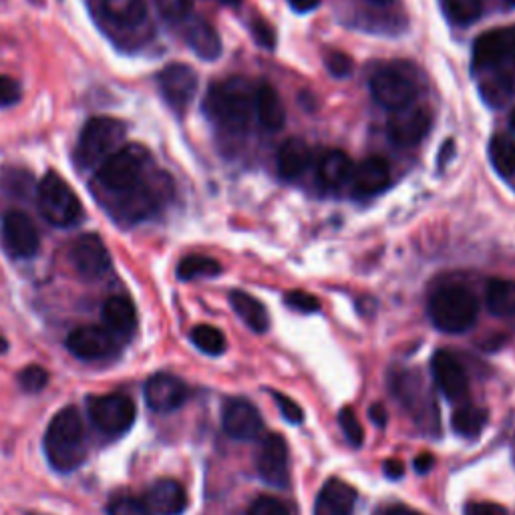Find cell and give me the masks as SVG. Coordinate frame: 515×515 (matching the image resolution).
Returning <instances> with one entry per match:
<instances>
[{
	"mask_svg": "<svg viewBox=\"0 0 515 515\" xmlns=\"http://www.w3.org/2000/svg\"><path fill=\"white\" fill-rule=\"evenodd\" d=\"M254 109V93L244 77L214 83L206 97L208 117L226 135H244Z\"/></svg>",
	"mask_w": 515,
	"mask_h": 515,
	"instance_id": "6da1fadb",
	"label": "cell"
},
{
	"mask_svg": "<svg viewBox=\"0 0 515 515\" xmlns=\"http://www.w3.org/2000/svg\"><path fill=\"white\" fill-rule=\"evenodd\" d=\"M45 453L55 471L71 473L87 459V437L75 407L59 411L45 433Z\"/></svg>",
	"mask_w": 515,
	"mask_h": 515,
	"instance_id": "7a4b0ae2",
	"label": "cell"
},
{
	"mask_svg": "<svg viewBox=\"0 0 515 515\" xmlns=\"http://www.w3.org/2000/svg\"><path fill=\"white\" fill-rule=\"evenodd\" d=\"M151 165L149 151L137 143L123 145L109 159L97 167L95 186L101 192V198H113L129 192L147 178V169Z\"/></svg>",
	"mask_w": 515,
	"mask_h": 515,
	"instance_id": "3957f363",
	"label": "cell"
},
{
	"mask_svg": "<svg viewBox=\"0 0 515 515\" xmlns=\"http://www.w3.org/2000/svg\"><path fill=\"white\" fill-rule=\"evenodd\" d=\"M477 298L465 286H443L429 300L431 322L449 334L469 330L477 320Z\"/></svg>",
	"mask_w": 515,
	"mask_h": 515,
	"instance_id": "277c9868",
	"label": "cell"
},
{
	"mask_svg": "<svg viewBox=\"0 0 515 515\" xmlns=\"http://www.w3.org/2000/svg\"><path fill=\"white\" fill-rule=\"evenodd\" d=\"M125 123L113 117H93L85 123L77 143V163L83 169L99 167L105 159H109L117 149L123 147L125 139Z\"/></svg>",
	"mask_w": 515,
	"mask_h": 515,
	"instance_id": "5b68a950",
	"label": "cell"
},
{
	"mask_svg": "<svg viewBox=\"0 0 515 515\" xmlns=\"http://www.w3.org/2000/svg\"><path fill=\"white\" fill-rule=\"evenodd\" d=\"M37 206L51 226L63 230L77 226L83 216V206L75 190L55 171H49L37 186Z\"/></svg>",
	"mask_w": 515,
	"mask_h": 515,
	"instance_id": "8992f818",
	"label": "cell"
},
{
	"mask_svg": "<svg viewBox=\"0 0 515 515\" xmlns=\"http://www.w3.org/2000/svg\"><path fill=\"white\" fill-rule=\"evenodd\" d=\"M169 190H171L169 184H161V182L155 184L147 176L141 184H137L129 192L113 198H105L107 200L105 208L115 220L123 222L125 226H133L137 222L151 218L155 212H159L167 200L165 192Z\"/></svg>",
	"mask_w": 515,
	"mask_h": 515,
	"instance_id": "52a82bcc",
	"label": "cell"
},
{
	"mask_svg": "<svg viewBox=\"0 0 515 515\" xmlns=\"http://www.w3.org/2000/svg\"><path fill=\"white\" fill-rule=\"evenodd\" d=\"M87 411L93 425L107 435H123L133 427L137 415L135 403L123 393L89 397Z\"/></svg>",
	"mask_w": 515,
	"mask_h": 515,
	"instance_id": "ba28073f",
	"label": "cell"
},
{
	"mask_svg": "<svg viewBox=\"0 0 515 515\" xmlns=\"http://www.w3.org/2000/svg\"><path fill=\"white\" fill-rule=\"evenodd\" d=\"M485 69H515V27L493 29L473 45V73Z\"/></svg>",
	"mask_w": 515,
	"mask_h": 515,
	"instance_id": "9c48e42d",
	"label": "cell"
},
{
	"mask_svg": "<svg viewBox=\"0 0 515 515\" xmlns=\"http://www.w3.org/2000/svg\"><path fill=\"white\" fill-rule=\"evenodd\" d=\"M163 101L178 115H184L198 93V75L190 65L171 63L157 75Z\"/></svg>",
	"mask_w": 515,
	"mask_h": 515,
	"instance_id": "30bf717a",
	"label": "cell"
},
{
	"mask_svg": "<svg viewBox=\"0 0 515 515\" xmlns=\"http://www.w3.org/2000/svg\"><path fill=\"white\" fill-rule=\"evenodd\" d=\"M3 246L7 254L15 260H29L37 256L41 238L33 220L19 210H11L3 218Z\"/></svg>",
	"mask_w": 515,
	"mask_h": 515,
	"instance_id": "8fae6325",
	"label": "cell"
},
{
	"mask_svg": "<svg viewBox=\"0 0 515 515\" xmlns=\"http://www.w3.org/2000/svg\"><path fill=\"white\" fill-rule=\"evenodd\" d=\"M69 260L83 280H99L111 270V256L105 242L97 234L77 238L69 248Z\"/></svg>",
	"mask_w": 515,
	"mask_h": 515,
	"instance_id": "7c38bea8",
	"label": "cell"
},
{
	"mask_svg": "<svg viewBox=\"0 0 515 515\" xmlns=\"http://www.w3.org/2000/svg\"><path fill=\"white\" fill-rule=\"evenodd\" d=\"M67 349L81 361H101L117 351V336L105 326H81L67 336Z\"/></svg>",
	"mask_w": 515,
	"mask_h": 515,
	"instance_id": "4fadbf2b",
	"label": "cell"
},
{
	"mask_svg": "<svg viewBox=\"0 0 515 515\" xmlns=\"http://www.w3.org/2000/svg\"><path fill=\"white\" fill-rule=\"evenodd\" d=\"M371 93L379 105H383L385 109L397 111L413 103L417 89L407 75L389 67V69H379L373 75Z\"/></svg>",
	"mask_w": 515,
	"mask_h": 515,
	"instance_id": "5bb4252c",
	"label": "cell"
},
{
	"mask_svg": "<svg viewBox=\"0 0 515 515\" xmlns=\"http://www.w3.org/2000/svg\"><path fill=\"white\" fill-rule=\"evenodd\" d=\"M431 129V115L427 109L411 103L403 109L393 111L387 121V133L393 143L401 147H411L423 141V137Z\"/></svg>",
	"mask_w": 515,
	"mask_h": 515,
	"instance_id": "9a60e30c",
	"label": "cell"
},
{
	"mask_svg": "<svg viewBox=\"0 0 515 515\" xmlns=\"http://www.w3.org/2000/svg\"><path fill=\"white\" fill-rule=\"evenodd\" d=\"M258 473L274 487H286L290 481V455L282 435L270 433L258 451Z\"/></svg>",
	"mask_w": 515,
	"mask_h": 515,
	"instance_id": "2e32d148",
	"label": "cell"
},
{
	"mask_svg": "<svg viewBox=\"0 0 515 515\" xmlns=\"http://www.w3.org/2000/svg\"><path fill=\"white\" fill-rule=\"evenodd\" d=\"M431 371L437 387L451 403H465L469 397V377L463 365L449 353L437 351L431 361Z\"/></svg>",
	"mask_w": 515,
	"mask_h": 515,
	"instance_id": "e0dca14e",
	"label": "cell"
},
{
	"mask_svg": "<svg viewBox=\"0 0 515 515\" xmlns=\"http://www.w3.org/2000/svg\"><path fill=\"white\" fill-rule=\"evenodd\" d=\"M188 395V385L169 373H157L145 383V401L149 409L157 413H171L180 409Z\"/></svg>",
	"mask_w": 515,
	"mask_h": 515,
	"instance_id": "ac0fdd59",
	"label": "cell"
},
{
	"mask_svg": "<svg viewBox=\"0 0 515 515\" xmlns=\"http://www.w3.org/2000/svg\"><path fill=\"white\" fill-rule=\"evenodd\" d=\"M224 431L238 441H254L264 431L260 411L246 399H232L226 403L222 413Z\"/></svg>",
	"mask_w": 515,
	"mask_h": 515,
	"instance_id": "d6986e66",
	"label": "cell"
},
{
	"mask_svg": "<svg viewBox=\"0 0 515 515\" xmlns=\"http://www.w3.org/2000/svg\"><path fill=\"white\" fill-rule=\"evenodd\" d=\"M145 505L151 515H182L188 509V493L176 479H159L149 487Z\"/></svg>",
	"mask_w": 515,
	"mask_h": 515,
	"instance_id": "ffe728a7",
	"label": "cell"
},
{
	"mask_svg": "<svg viewBox=\"0 0 515 515\" xmlns=\"http://www.w3.org/2000/svg\"><path fill=\"white\" fill-rule=\"evenodd\" d=\"M357 489L342 479H328L318 491L314 515H353Z\"/></svg>",
	"mask_w": 515,
	"mask_h": 515,
	"instance_id": "44dd1931",
	"label": "cell"
},
{
	"mask_svg": "<svg viewBox=\"0 0 515 515\" xmlns=\"http://www.w3.org/2000/svg\"><path fill=\"white\" fill-rule=\"evenodd\" d=\"M353 194L357 198H373L391 184V167L383 157H369L353 171Z\"/></svg>",
	"mask_w": 515,
	"mask_h": 515,
	"instance_id": "7402d4cb",
	"label": "cell"
},
{
	"mask_svg": "<svg viewBox=\"0 0 515 515\" xmlns=\"http://www.w3.org/2000/svg\"><path fill=\"white\" fill-rule=\"evenodd\" d=\"M101 17L115 29H139L147 21L145 0H97Z\"/></svg>",
	"mask_w": 515,
	"mask_h": 515,
	"instance_id": "603a6c76",
	"label": "cell"
},
{
	"mask_svg": "<svg viewBox=\"0 0 515 515\" xmlns=\"http://www.w3.org/2000/svg\"><path fill=\"white\" fill-rule=\"evenodd\" d=\"M184 39L188 47L204 61H216L222 55V41L216 29L204 19H188Z\"/></svg>",
	"mask_w": 515,
	"mask_h": 515,
	"instance_id": "cb8c5ba5",
	"label": "cell"
},
{
	"mask_svg": "<svg viewBox=\"0 0 515 515\" xmlns=\"http://www.w3.org/2000/svg\"><path fill=\"white\" fill-rule=\"evenodd\" d=\"M479 81L481 97L491 107H503L515 89V73L513 69H485L475 73Z\"/></svg>",
	"mask_w": 515,
	"mask_h": 515,
	"instance_id": "d4e9b609",
	"label": "cell"
},
{
	"mask_svg": "<svg viewBox=\"0 0 515 515\" xmlns=\"http://www.w3.org/2000/svg\"><path fill=\"white\" fill-rule=\"evenodd\" d=\"M103 326L119 336H129L137 326V312L133 302L127 296H111L101 310Z\"/></svg>",
	"mask_w": 515,
	"mask_h": 515,
	"instance_id": "484cf974",
	"label": "cell"
},
{
	"mask_svg": "<svg viewBox=\"0 0 515 515\" xmlns=\"http://www.w3.org/2000/svg\"><path fill=\"white\" fill-rule=\"evenodd\" d=\"M312 159L310 147L298 137H290L278 151V171L284 180H296L308 169Z\"/></svg>",
	"mask_w": 515,
	"mask_h": 515,
	"instance_id": "4316f807",
	"label": "cell"
},
{
	"mask_svg": "<svg viewBox=\"0 0 515 515\" xmlns=\"http://www.w3.org/2000/svg\"><path fill=\"white\" fill-rule=\"evenodd\" d=\"M254 109L258 113L260 123L268 131H280L284 127L286 111H284V105H282V99H280L278 91L272 85L262 83L256 89V93H254Z\"/></svg>",
	"mask_w": 515,
	"mask_h": 515,
	"instance_id": "83f0119b",
	"label": "cell"
},
{
	"mask_svg": "<svg viewBox=\"0 0 515 515\" xmlns=\"http://www.w3.org/2000/svg\"><path fill=\"white\" fill-rule=\"evenodd\" d=\"M353 161L351 157L340 151V149H334V151H328L322 159H320V165H318V176H320V182L326 186V188H340L345 186L351 178H353Z\"/></svg>",
	"mask_w": 515,
	"mask_h": 515,
	"instance_id": "f1b7e54d",
	"label": "cell"
},
{
	"mask_svg": "<svg viewBox=\"0 0 515 515\" xmlns=\"http://www.w3.org/2000/svg\"><path fill=\"white\" fill-rule=\"evenodd\" d=\"M230 304H232V308L236 310V314L244 320V324L248 328H252L258 334L268 330V326H270L268 312H266L264 304L258 298H254V296H250V294H246L242 290H234L230 294Z\"/></svg>",
	"mask_w": 515,
	"mask_h": 515,
	"instance_id": "f546056e",
	"label": "cell"
},
{
	"mask_svg": "<svg viewBox=\"0 0 515 515\" xmlns=\"http://www.w3.org/2000/svg\"><path fill=\"white\" fill-rule=\"evenodd\" d=\"M485 304L493 316L511 318L515 316V280L493 278L487 282Z\"/></svg>",
	"mask_w": 515,
	"mask_h": 515,
	"instance_id": "4dcf8cb0",
	"label": "cell"
},
{
	"mask_svg": "<svg viewBox=\"0 0 515 515\" xmlns=\"http://www.w3.org/2000/svg\"><path fill=\"white\" fill-rule=\"evenodd\" d=\"M489 159L499 176L511 178L515 174V141L497 133L489 143Z\"/></svg>",
	"mask_w": 515,
	"mask_h": 515,
	"instance_id": "1f68e13d",
	"label": "cell"
},
{
	"mask_svg": "<svg viewBox=\"0 0 515 515\" xmlns=\"http://www.w3.org/2000/svg\"><path fill=\"white\" fill-rule=\"evenodd\" d=\"M487 419L489 415L485 409L475 405H461L451 417V427L461 437H477L487 425Z\"/></svg>",
	"mask_w": 515,
	"mask_h": 515,
	"instance_id": "d6a6232c",
	"label": "cell"
},
{
	"mask_svg": "<svg viewBox=\"0 0 515 515\" xmlns=\"http://www.w3.org/2000/svg\"><path fill=\"white\" fill-rule=\"evenodd\" d=\"M222 274V266L218 260L210 258V256H186L180 264H178V278L184 282H192L198 278H214Z\"/></svg>",
	"mask_w": 515,
	"mask_h": 515,
	"instance_id": "836d02e7",
	"label": "cell"
},
{
	"mask_svg": "<svg viewBox=\"0 0 515 515\" xmlns=\"http://www.w3.org/2000/svg\"><path fill=\"white\" fill-rule=\"evenodd\" d=\"M443 11L453 25L467 27L481 17L483 3L481 0H443Z\"/></svg>",
	"mask_w": 515,
	"mask_h": 515,
	"instance_id": "e575fe53",
	"label": "cell"
},
{
	"mask_svg": "<svg viewBox=\"0 0 515 515\" xmlns=\"http://www.w3.org/2000/svg\"><path fill=\"white\" fill-rule=\"evenodd\" d=\"M192 342L194 345L212 357H218L226 351V336L222 334V330H218L216 326L210 324H200L192 330Z\"/></svg>",
	"mask_w": 515,
	"mask_h": 515,
	"instance_id": "d590c367",
	"label": "cell"
},
{
	"mask_svg": "<svg viewBox=\"0 0 515 515\" xmlns=\"http://www.w3.org/2000/svg\"><path fill=\"white\" fill-rule=\"evenodd\" d=\"M159 15L169 23H186L192 17L194 0H155Z\"/></svg>",
	"mask_w": 515,
	"mask_h": 515,
	"instance_id": "8d00e7d4",
	"label": "cell"
},
{
	"mask_svg": "<svg viewBox=\"0 0 515 515\" xmlns=\"http://www.w3.org/2000/svg\"><path fill=\"white\" fill-rule=\"evenodd\" d=\"M338 423H340L342 433H345L347 441H349L353 447H361V445L365 443L363 425L359 423V417H357V413H355L351 407H345V409L340 411Z\"/></svg>",
	"mask_w": 515,
	"mask_h": 515,
	"instance_id": "74e56055",
	"label": "cell"
},
{
	"mask_svg": "<svg viewBox=\"0 0 515 515\" xmlns=\"http://www.w3.org/2000/svg\"><path fill=\"white\" fill-rule=\"evenodd\" d=\"M19 383L25 393H41L49 383V373L39 365H31L19 375Z\"/></svg>",
	"mask_w": 515,
	"mask_h": 515,
	"instance_id": "f35d334b",
	"label": "cell"
},
{
	"mask_svg": "<svg viewBox=\"0 0 515 515\" xmlns=\"http://www.w3.org/2000/svg\"><path fill=\"white\" fill-rule=\"evenodd\" d=\"M284 302L292 308V310H298V312H304V314H312V312H318L320 310V300L304 290H292L284 296Z\"/></svg>",
	"mask_w": 515,
	"mask_h": 515,
	"instance_id": "ab89813d",
	"label": "cell"
},
{
	"mask_svg": "<svg viewBox=\"0 0 515 515\" xmlns=\"http://www.w3.org/2000/svg\"><path fill=\"white\" fill-rule=\"evenodd\" d=\"M109 515H151V511L141 499L121 497L109 505Z\"/></svg>",
	"mask_w": 515,
	"mask_h": 515,
	"instance_id": "60d3db41",
	"label": "cell"
},
{
	"mask_svg": "<svg viewBox=\"0 0 515 515\" xmlns=\"http://www.w3.org/2000/svg\"><path fill=\"white\" fill-rule=\"evenodd\" d=\"M248 515H290V511H288V507L280 499L264 495V497H258L250 505Z\"/></svg>",
	"mask_w": 515,
	"mask_h": 515,
	"instance_id": "b9f144b4",
	"label": "cell"
},
{
	"mask_svg": "<svg viewBox=\"0 0 515 515\" xmlns=\"http://www.w3.org/2000/svg\"><path fill=\"white\" fill-rule=\"evenodd\" d=\"M324 65L334 77H349L353 73V59L340 51H330L324 57Z\"/></svg>",
	"mask_w": 515,
	"mask_h": 515,
	"instance_id": "7bdbcfd3",
	"label": "cell"
},
{
	"mask_svg": "<svg viewBox=\"0 0 515 515\" xmlns=\"http://www.w3.org/2000/svg\"><path fill=\"white\" fill-rule=\"evenodd\" d=\"M272 397H274V401H276L280 413L284 415V419H286L288 423L300 425V423L304 421V411L300 409L298 403H294L290 397H286V395H282V393H272Z\"/></svg>",
	"mask_w": 515,
	"mask_h": 515,
	"instance_id": "ee69618b",
	"label": "cell"
},
{
	"mask_svg": "<svg viewBox=\"0 0 515 515\" xmlns=\"http://www.w3.org/2000/svg\"><path fill=\"white\" fill-rule=\"evenodd\" d=\"M21 101V87L11 77H0V107H13Z\"/></svg>",
	"mask_w": 515,
	"mask_h": 515,
	"instance_id": "f6af8a7d",
	"label": "cell"
},
{
	"mask_svg": "<svg viewBox=\"0 0 515 515\" xmlns=\"http://www.w3.org/2000/svg\"><path fill=\"white\" fill-rule=\"evenodd\" d=\"M465 515H505V513L491 503H471L465 509Z\"/></svg>",
	"mask_w": 515,
	"mask_h": 515,
	"instance_id": "bcb514c9",
	"label": "cell"
},
{
	"mask_svg": "<svg viewBox=\"0 0 515 515\" xmlns=\"http://www.w3.org/2000/svg\"><path fill=\"white\" fill-rule=\"evenodd\" d=\"M254 33H256V39H258L260 45H264V47H274L276 37H274V31L270 29L268 23H258V25L254 27Z\"/></svg>",
	"mask_w": 515,
	"mask_h": 515,
	"instance_id": "7dc6e473",
	"label": "cell"
},
{
	"mask_svg": "<svg viewBox=\"0 0 515 515\" xmlns=\"http://www.w3.org/2000/svg\"><path fill=\"white\" fill-rule=\"evenodd\" d=\"M383 471L389 479H401L405 475V463L401 459H387L383 463Z\"/></svg>",
	"mask_w": 515,
	"mask_h": 515,
	"instance_id": "c3c4849f",
	"label": "cell"
},
{
	"mask_svg": "<svg viewBox=\"0 0 515 515\" xmlns=\"http://www.w3.org/2000/svg\"><path fill=\"white\" fill-rule=\"evenodd\" d=\"M286 3L296 13H310V11H314L320 5V0H286Z\"/></svg>",
	"mask_w": 515,
	"mask_h": 515,
	"instance_id": "681fc988",
	"label": "cell"
},
{
	"mask_svg": "<svg viewBox=\"0 0 515 515\" xmlns=\"http://www.w3.org/2000/svg\"><path fill=\"white\" fill-rule=\"evenodd\" d=\"M369 415H371V419H373L375 425H379V427H385V425H387V409H385V405L375 403V405L371 407Z\"/></svg>",
	"mask_w": 515,
	"mask_h": 515,
	"instance_id": "f907efd6",
	"label": "cell"
},
{
	"mask_svg": "<svg viewBox=\"0 0 515 515\" xmlns=\"http://www.w3.org/2000/svg\"><path fill=\"white\" fill-rule=\"evenodd\" d=\"M433 465H435V457L431 453H421L419 457H415L417 473H427V471H431Z\"/></svg>",
	"mask_w": 515,
	"mask_h": 515,
	"instance_id": "816d5d0a",
	"label": "cell"
},
{
	"mask_svg": "<svg viewBox=\"0 0 515 515\" xmlns=\"http://www.w3.org/2000/svg\"><path fill=\"white\" fill-rule=\"evenodd\" d=\"M387 515H421V513H419V511H415V509H411V507L397 505V507L389 509V511H387Z\"/></svg>",
	"mask_w": 515,
	"mask_h": 515,
	"instance_id": "f5cc1de1",
	"label": "cell"
},
{
	"mask_svg": "<svg viewBox=\"0 0 515 515\" xmlns=\"http://www.w3.org/2000/svg\"><path fill=\"white\" fill-rule=\"evenodd\" d=\"M218 3H222V5H228V7H238L242 0H218Z\"/></svg>",
	"mask_w": 515,
	"mask_h": 515,
	"instance_id": "db71d44e",
	"label": "cell"
},
{
	"mask_svg": "<svg viewBox=\"0 0 515 515\" xmlns=\"http://www.w3.org/2000/svg\"><path fill=\"white\" fill-rule=\"evenodd\" d=\"M9 349V345H7V340L3 338V336H0V355H3L5 351Z\"/></svg>",
	"mask_w": 515,
	"mask_h": 515,
	"instance_id": "11a10c76",
	"label": "cell"
},
{
	"mask_svg": "<svg viewBox=\"0 0 515 515\" xmlns=\"http://www.w3.org/2000/svg\"><path fill=\"white\" fill-rule=\"evenodd\" d=\"M509 127H511V133L515 135V109H513V113H511V117H509Z\"/></svg>",
	"mask_w": 515,
	"mask_h": 515,
	"instance_id": "9f6ffc18",
	"label": "cell"
},
{
	"mask_svg": "<svg viewBox=\"0 0 515 515\" xmlns=\"http://www.w3.org/2000/svg\"><path fill=\"white\" fill-rule=\"evenodd\" d=\"M371 3H375V5H387V3H391V0H371Z\"/></svg>",
	"mask_w": 515,
	"mask_h": 515,
	"instance_id": "6f0895ef",
	"label": "cell"
},
{
	"mask_svg": "<svg viewBox=\"0 0 515 515\" xmlns=\"http://www.w3.org/2000/svg\"><path fill=\"white\" fill-rule=\"evenodd\" d=\"M507 3H511V5H515V0H507Z\"/></svg>",
	"mask_w": 515,
	"mask_h": 515,
	"instance_id": "680465c9",
	"label": "cell"
}]
</instances>
